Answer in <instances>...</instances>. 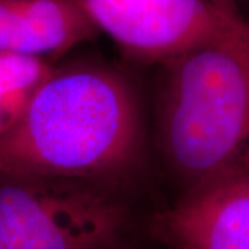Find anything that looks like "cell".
<instances>
[{
	"mask_svg": "<svg viewBox=\"0 0 249 249\" xmlns=\"http://www.w3.org/2000/svg\"><path fill=\"white\" fill-rule=\"evenodd\" d=\"M145 154L142 100L100 62L55 67L27 112L0 134V175L72 180L122 193Z\"/></svg>",
	"mask_w": 249,
	"mask_h": 249,
	"instance_id": "cell-1",
	"label": "cell"
},
{
	"mask_svg": "<svg viewBox=\"0 0 249 249\" xmlns=\"http://www.w3.org/2000/svg\"><path fill=\"white\" fill-rule=\"evenodd\" d=\"M160 65V157L180 194L249 173V21Z\"/></svg>",
	"mask_w": 249,
	"mask_h": 249,
	"instance_id": "cell-2",
	"label": "cell"
},
{
	"mask_svg": "<svg viewBox=\"0 0 249 249\" xmlns=\"http://www.w3.org/2000/svg\"><path fill=\"white\" fill-rule=\"evenodd\" d=\"M126 217L121 193L106 187L0 175V249H106Z\"/></svg>",
	"mask_w": 249,
	"mask_h": 249,
	"instance_id": "cell-3",
	"label": "cell"
},
{
	"mask_svg": "<svg viewBox=\"0 0 249 249\" xmlns=\"http://www.w3.org/2000/svg\"><path fill=\"white\" fill-rule=\"evenodd\" d=\"M76 1L127 57L158 65L216 42L241 18L223 13L209 0Z\"/></svg>",
	"mask_w": 249,
	"mask_h": 249,
	"instance_id": "cell-4",
	"label": "cell"
},
{
	"mask_svg": "<svg viewBox=\"0 0 249 249\" xmlns=\"http://www.w3.org/2000/svg\"><path fill=\"white\" fill-rule=\"evenodd\" d=\"M152 232L170 249H249V173L181 193Z\"/></svg>",
	"mask_w": 249,
	"mask_h": 249,
	"instance_id": "cell-5",
	"label": "cell"
},
{
	"mask_svg": "<svg viewBox=\"0 0 249 249\" xmlns=\"http://www.w3.org/2000/svg\"><path fill=\"white\" fill-rule=\"evenodd\" d=\"M98 32L76 0H0V53L52 60Z\"/></svg>",
	"mask_w": 249,
	"mask_h": 249,
	"instance_id": "cell-6",
	"label": "cell"
},
{
	"mask_svg": "<svg viewBox=\"0 0 249 249\" xmlns=\"http://www.w3.org/2000/svg\"><path fill=\"white\" fill-rule=\"evenodd\" d=\"M55 70L52 60L0 53V134L10 130Z\"/></svg>",
	"mask_w": 249,
	"mask_h": 249,
	"instance_id": "cell-7",
	"label": "cell"
},
{
	"mask_svg": "<svg viewBox=\"0 0 249 249\" xmlns=\"http://www.w3.org/2000/svg\"><path fill=\"white\" fill-rule=\"evenodd\" d=\"M209 1L223 13L230 14V16H237V17H244L241 9L244 4L249 3V0H209Z\"/></svg>",
	"mask_w": 249,
	"mask_h": 249,
	"instance_id": "cell-8",
	"label": "cell"
}]
</instances>
